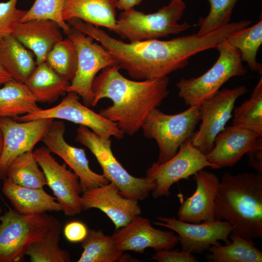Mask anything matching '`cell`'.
<instances>
[{"mask_svg":"<svg viewBox=\"0 0 262 262\" xmlns=\"http://www.w3.org/2000/svg\"><path fill=\"white\" fill-rule=\"evenodd\" d=\"M65 0H35L32 7L26 11L20 22L32 19H49L58 24L67 34L70 26L63 17Z\"/></svg>","mask_w":262,"mask_h":262,"instance_id":"836d02e7","label":"cell"},{"mask_svg":"<svg viewBox=\"0 0 262 262\" xmlns=\"http://www.w3.org/2000/svg\"><path fill=\"white\" fill-rule=\"evenodd\" d=\"M143 0H117L116 7L120 10H127L133 8L134 6L139 4Z\"/></svg>","mask_w":262,"mask_h":262,"instance_id":"f35d334b","label":"cell"},{"mask_svg":"<svg viewBox=\"0 0 262 262\" xmlns=\"http://www.w3.org/2000/svg\"><path fill=\"white\" fill-rule=\"evenodd\" d=\"M12 80L11 76L0 66V85Z\"/></svg>","mask_w":262,"mask_h":262,"instance_id":"ab89813d","label":"cell"},{"mask_svg":"<svg viewBox=\"0 0 262 262\" xmlns=\"http://www.w3.org/2000/svg\"><path fill=\"white\" fill-rule=\"evenodd\" d=\"M0 262H21L30 245L61 223L44 213H21L9 208L0 215Z\"/></svg>","mask_w":262,"mask_h":262,"instance_id":"5b68a950","label":"cell"},{"mask_svg":"<svg viewBox=\"0 0 262 262\" xmlns=\"http://www.w3.org/2000/svg\"><path fill=\"white\" fill-rule=\"evenodd\" d=\"M207 167L220 168L210 163L205 155L193 146L191 139L182 145L170 160L163 164L154 163L147 170L146 177L156 183L151 192L153 197L169 196L170 189L174 183L187 179Z\"/></svg>","mask_w":262,"mask_h":262,"instance_id":"9c48e42d","label":"cell"},{"mask_svg":"<svg viewBox=\"0 0 262 262\" xmlns=\"http://www.w3.org/2000/svg\"><path fill=\"white\" fill-rule=\"evenodd\" d=\"M112 236L119 249L139 253L148 247L156 251L170 250L179 243L178 236L172 231L155 229L147 218L140 215L115 229Z\"/></svg>","mask_w":262,"mask_h":262,"instance_id":"e0dca14e","label":"cell"},{"mask_svg":"<svg viewBox=\"0 0 262 262\" xmlns=\"http://www.w3.org/2000/svg\"><path fill=\"white\" fill-rule=\"evenodd\" d=\"M258 137L256 133L247 129L225 126L215 137L214 146L206 157L220 168L231 167L246 154Z\"/></svg>","mask_w":262,"mask_h":262,"instance_id":"d6986e66","label":"cell"},{"mask_svg":"<svg viewBox=\"0 0 262 262\" xmlns=\"http://www.w3.org/2000/svg\"><path fill=\"white\" fill-rule=\"evenodd\" d=\"M214 214L231 225L232 234L250 241L262 238V173H225L215 197Z\"/></svg>","mask_w":262,"mask_h":262,"instance_id":"7a4b0ae2","label":"cell"},{"mask_svg":"<svg viewBox=\"0 0 262 262\" xmlns=\"http://www.w3.org/2000/svg\"><path fill=\"white\" fill-rule=\"evenodd\" d=\"M33 151L25 152L13 160L7 169L6 178L23 187L43 188L47 185L45 176Z\"/></svg>","mask_w":262,"mask_h":262,"instance_id":"f546056e","label":"cell"},{"mask_svg":"<svg viewBox=\"0 0 262 262\" xmlns=\"http://www.w3.org/2000/svg\"><path fill=\"white\" fill-rule=\"evenodd\" d=\"M61 28L49 19H32L19 22L13 35L36 57V66L46 62L54 46L63 39Z\"/></svg>","mask_w":262,"mask_h":262,"instance_id":"ffe728a7","label":"cell"},{"mask_svg":"<svg viewBox=\"0 0 262 262\" xmlns=\"http://www.w3.org/2000/svg\"><path fill=\"white\" fill-rule=\"evenodd\" d=\"M152 259L159 262H197V259L191 253L181 250H162L157 251Z\"/></svg>","mask_w":262,"mask_h":262,"instance_id":"d590c367","label":"cell"},{"mask_svg":"<svg viewBox=\"0 0 262 262\" xmlns=\"http://www.w3.org/2000/svg\"><path fill=\"white\" fill-rule=\"evenodd\" d=\"M61 224L48 231L32 243L25 252L31 262H69V253L59 246Z\"/></svg>","mask_w":262,"mask_h":262,"instance_id":"f1b7e54d","label":"cell"},{"mask_svg":"<svg viewBox=\"0 0 262 262\" xmlns=\"http://www.w3.org/2000/svg\"><path fill=\"white\" fill-rule=\"evenodd\" d=\"M196 187L180 207L177 216L182 221L199 223L215 219L214 200L220 180L216 174L203 169L193 175Z\"/></svg>","mask_w":262,"mask_h":262,"instance_id":"ac0fdd59","label":"cell"},{"mask_svg":"<svg viewBox=\"0 0 262 262\" xmlns=\"http://www.w3.org/2000/svg\"><path fill=\"white\" fill-rule=\"evenodd\" d=\"M248 164L257 173H262V136L258 137L253 146L246 153Z\"/></svg>","mask_w":262,"mask_h":262,"instance_id":"74e56055","label":"cell"},{"mask_svg":"<svg viewBox=\"0 0 262 262\" xmlns=\"http://www.w3.org/2000/svg\"><path fill=\"white\" fill-rule=\"evenodd\" d=\"M117 0H65L63 17L66 22L78 18L115 31Z\"/></svg>","mask_w":262,"mask_h":262,"instance_id":"7402d4cb","label":"cell"},{"mask_svg":"<svg viewBox=\"0 0 262 262\" xmlns=\"http://www.w3.org/2000/svg\"><path fill=\"white\" fill-rule=\"evenodd\" d=\"M46 63L58 74L71 82L77 66V53L73 42L67 38L57 43L49 53Z\"/></svg>","mask_w":262,"mask_h":262,"instance_id":"1f68e13d","label":"cell"},{"mask_svg":"<svg viewBox=\"0 0 262 262\" xmlns=\"http://www.w3.org/2000/svg\"><path fill=\"white\" fill-rule=\"evenodd\" d=\"M70 82L55 72L46 63L36 66L24 84L37 102L52 103L65 95Z\"/></svg>","mask_w":262,"mask_h":262,"instance_id":"cb8c5ba5","label":"cell"},{"mask_svg":"<svg viewBox=\"0 0 262 262\" xmlns=\"http://www.w3.org/2000/svg\"><path fill=\"white\" fill-rule=\"evenodd\" d=\"M3 180L2 192L18 212L36 214L62 211L55 197L48 194L43 188L23 187L7 178Z\"/></svg>","mask_w":262,"mask_h":262,"instance_id":"44dd1931","label":"cell"},{"mask_svg":"<svg viewBox=\"0 0 262 262\" xmlns=\"http://www.w3.org/2000/svg\"><path fill=\"white\" fill-rule=\"evenodd\" d=\"M216 48L219 53L218 58L208 71L196 78H182L176 83L178 96L186 106H199L213 97L230 78L246 74L238 49L229 45L226 39Z\"/></svg>","mask_w":262,"mask_h":262,"instance_id":"277c9868","label":"cell"},{"mask_svg":"<svg viewBox=\"0 0 262 262\" xmlns=\"http://www.w3.org/2000/svg\"><path fill=\"white\" fill-rule=\"evenodd\" d=\"M210 10L205 17H200L197 25L199 29L196 33L202 36L213 32L230 23L231 16L239 0H208Z\"/></svg>","mask_w":262,"mask_h":262,"instance_id":"d6a6232c","label":"cell"},{"mask_svg":"<svg viewBox=\"0 0 262 262\" xmlns=\"http://www.w3.org/2000/svg\"><path fill=\"white\" fill-rule=\"evenodd\" d=\"M118 65L107 67L95 77L92 84L94 98L92 107L103 98L112 105L100 110L103 117L115 123L124 132L132 136L145 119L168 96V77L155 80L132 81L124 77Z\"/></svg>","mask_w":262,"mask_h":262,"instance_id":"6da1fadb","label":"cell"},{"mask_svg":"<svg viewBox=\"0 0 262 262\" xmlns=\"http://www.w3.org/2000/svg\"><path fill=\"white\" fill-rule=\"evenodd\" d=\"M3 147V134H2V131L0 129V157L2 152Z\"/></svg>","mask_w":262,"mask_h":262,"instance_id":"60d3db41","label":"cell"},{"mask_svg":"<svg viewBox=\"0 0 262 262\" xmlns=\"http://www.w3.org/2000/svg\"><path fill=\"white\" fill-rule=\"evenodd\" d=\"M81 246L83 250L78 262H120L124 255L112 235H105L101 229H88Z\"/></svg>","mask_w":262,"mask_h":262,"instance_id":"4316f807","label":"cell"},{"mask_svg":"<svg viewBox=\"0 0 262 262\" xmlns=\"http://www.w3.org/2000/svg\"><path fill=\"white\" fill-rule=\"evenodd\" d=\"M185 8L182 0H171L153 13L146 14L133 8L123 11L117 19L114 32L131 42L180 33L192 27L186 22L178 23Z\"/></svg>","mask_w":262,"mask_h":262,"instance_id":"3957f363","label":"cell"},{"mask_svg":"<svg viewBox=\"0 0 262 262\" xmlns=\"http://www.w3.org/2000/svg\"><path fill=\"white\" fill-rule=\"evenodd\" d=\"M231 241L225 246H212L206 258L210 262H262V252L253 241L231 233Z\"/></svg>","mask_w":262,"mask_h":262,"instance_id":"484cf974","label":"cell"},{"mask_svg":"<svg viewBox=\"0 0 262 262\" xmlns=\"http://www.w3.org/2000/svg\"><path fill=\"white\" fill-rule=\"evenodd\" d=\"M153 224L170 229L178 234L181 250L200 254L212 246L230 243L229 236L232 231L231 225L226 221L216 219L199 223H192L174 217L159 216Z\"/></svg>","mask_w":262,"mask_h":262,"instance_id":"5bb4252c","label":"cell"},{"mask_svg":"<svg viewBox=\"0 0 262 262\" xmlns=\"http://www.w3.org/2000/svg\"><path fill=\"white\" fill-rule=\"evenodd\" d=\"M232 126L253 131L262 136V78L250 98L234 108Z\"/></svg>","mask_w":262,"mask_h":262,"instance_id":"4dcf8cb0","label":"cell"},{"mask_svg":"<svg viewBox=\"0 0 262 262\" xmlns=\"http://www.w3.org/2000/svg\"><path fill=\"white\" fill-rule=\"evenodd\" d=\"M1 212H2V210H1V209L0 208V213H1Z\"/></svg>","mask_w":262,"mask_h":262,"instance_id":"b9f144b4","label":"cell"},{"mask_svg":"<svg viewBox=\"0 0 262 262\" xmlns=\"http://www.w3.org/2000/svg\"><path fill=\"white\" fill-rule=\"evenodd\" d=\"M68 93L55 106L46 109H41L14 119L21 122L45 118L65 120L86 127L104 138L114 137L121 139L124 138L125 134L115 123L82 104L79 101V96L76 93Z\"/></svg>","mask_w":262,"mask_h":262,"instance_id":"8fae6325","label":"cell"},{"mask_svg":"<svg viewBox=\"0 0 262 262\" xmlns=\"http://www.w3.org/2000/svg\"><path fill=\"white\" fill-rule=\"evenodd\" d=\"M200 120L198 106H190L179 114L168 115L158 108L147 116L141 129L144 135L156 141L159 149L156 162L164 163L178 152L180 147L190 140Z\"/></svg>","mask_w":262,"mask_h":262,"instance_id":"8992f818","label":"cell"},{"mask_svg":"<svg viewBox=\"0 0 262 262\" xmlns=\"http://www.w3.org/2000/svg\"><path fill=\"white\" fill-rule=\"evenodd\" d=\"M0 66L13 80L22 83L36 66L31 53L13 34L0 37Z\"/></svg>","mask_w":262,"mask_h":262,"instance_id":"603a6c76","label":"cell"},{"mask_svg":"<svg viewBox=\"0 0 262 262\" xmlns=\"http://www.w3.org/2000/svg\"><path fill=\"white\" fill-rule=\"evenodd\" d=\"M81 202L82 211L96 208L103 212L113 222L115 229L128 224L142 212L138 200L123 196L112 182L85 190Z\"/></svg>","mask_w":262,"mask_h":262,"instance_id":"2e32d148","label":"cell"},{"mask_svg":"<svg viewBox=\"0 0 262 262\" xmlns=\"http://www.w3.org/2000/svg\"><path fill=\"white\" fill-rule=\"evenodd\" d=\"M45 146L33 151L43 171L47 185L53 192L64 214L74 216L82 211L81 202V186L78 176L60 164Z\"/></svg>","mask_w":262,"mask_h":262,"instance_id":"7c38bea8","label":"cell"},{"mask_svg":"<svg viewBox=\"0 0 262 262\" xmlns=\"http://www.w3.org/2000/svg\"><path fill=\"white\" fill-rule=\"evenodd\" d=\"M75 140L93 153L102 169V174L117 186L123 196L143 200L154 189L155 181L146 177H134L123 167L113 153L110 138L100 137L88 128L80 125L77 129Z\"/></svg>","mask_w":262,"mask_h":262,"instance_id":"52a82bcc","label":"cell"},{"mask_svg":"<svg viewBox=\"0 0 262 262\" xmlns=\"http://www.w3.org/2000/svg\"><path fill=\"white\" fill-rule=\"evenodd\" d=\"M53 120L49 118L18 121L13 118L0 117V129L3 137V147L0 157V180L6 177L7 169L20 155L33 151L42 141Z\"/></svg>","mask_w":262,"mask_h":262,"instance_id":"4fadbf2b","label":"cell"},{"mask_svg":"<svg viewBox=\"0 0 262 262\" xmlns=\"http://www.w3.org/2000/svg\"><path fill=\"white\" fill-rule=\"evenodd\" d=\"M226 40L229 45L239 50L242 61L246 62L251 71L262 75V65L256 60L262 43V16L255 24L235 32Z\"/></svg>","mask_w":262,"mask_h":262,"instance_id":"83f0119b","label":"cell"},{"mask_svg":"<svg viewBox=\"0 0 262 262\" xmlns=\"http://www.w3.org/2000/svg\"><path fill=\"white\" fill-rule=\"evenodd\" d=\"M88 231L86 225L79 221L68 222L64 229L65 237L71 243L82 242L86 237Z\"/></svg>","mask_w":262,"mask_h":262,"instance_id":"8d00e7d4","label":"cell"},{"mask_svg":"<svg viewBox=\"0 0 262 262\" xmlns=\"http://www.w3.org/2000/svg\"><path fill=\"white\" fill-rule=\"evenodd\" d=\"M18 0L0 2V37L13 34L27 10L19 9Z\"/></svg>","mask_w":262,"mask_h":262,"instance_id":"e575fe53","label":"cell"},{"mask_svg":"<svg viewBox=\"0 0 262 262\" xmlns=\"http://www.w3.org/2000/svg\"><path fill=\"white\" fill-rule=\"evenodd\" d=\"M66 35L74 43L77 53L76 71L66 92L76 93L82 99L83 104L89 107L94 98L92 86L97 74L117 64L112 55L90 36L71 26Z\"/></svg>","mask_w":262,"mask_h":262,"instance_id":"ba28073f","label":"cell"},{"mask_svg":"<svg viewBox=\"0 0 262 262\" xmlns=\"http://www.w3.org/2000/svg\"><path fill=\"white\" fill-rule=\"evenodd\" d=\"M41 109L24 83L12 80L0 88V117L15 118Z\"/></svg>","mask_w":262,"mask_h":262,"instance_id":"d4e9b609","label":"cell"},{"mask_svg":"<svg viewBox=\"0 0 262 262\" xmlns=\"http://www.w3.org/2000/svg\"><path fill=\"white\" fill-rule=\"evenodd\" d=\"M66 126L62 121H53L42 141L48 149L62 158L78 176L82 193L85 190L108 183L103 175L94 172L89 166L85 150L68 144L65 139Z\"/></svg>","mask_w":262,"mask_h":262,"instance_id":"9a60e30c","label":"cell"},{"mask_svg":"<svg viewBox=\"0 0 262 262\" xmlns=\"http://www.w3.org/2000/svg\"><path fill=\"white\" fill-rule=\"evenodd\" d=\"M247 91L245 85L219 90L199 106L202 122L191 139L193 146L205 155L212 150L215 137L232 117L236 101Z\"/></svg>","mask_w":262,"mask_h":262,"instance_id":"30bf717a","label":"cell"}]
</instances>
